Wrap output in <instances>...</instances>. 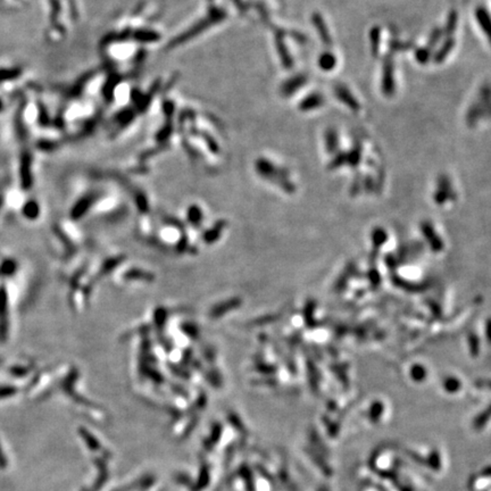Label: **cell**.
Listing matches in <instances>:
<instances>
[{
    "instance_id": "obj_1",
    "label": "cell",
    "mask_w": 491,
    "mask_h": 491,
    "mask_svg": "<svg viewBox=\"0 0 491 491\" xmlns=\"http://www.w3.org/2000/svg\"><path fill=\"white\" fill-rule=\"evenodd\" d=\"M6 465H7V460L5 455H3L1 447H0V469H5Z\"/></svg>"
}]
</instances>
